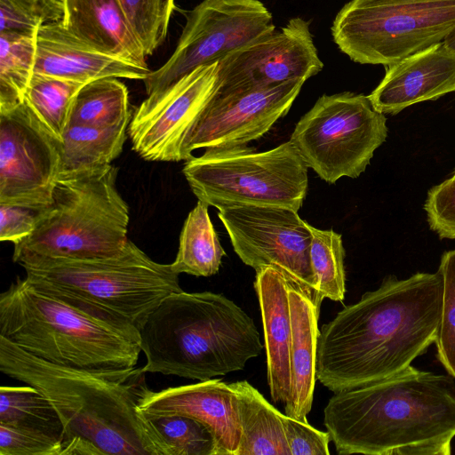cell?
I'll return each instance as SVG.
<instances>
[{
  "mask_svg": "<svg viewBox=\"0 0 455 455\" xmlns=\"http://www.w3.org/2000/svg\"><path fill=\"white\" fill-rule=\"evenodd\" d=\"M117 173L110 164L58 178L52 204L37 212L33 233L14 244L12 260L119 253L129 240V207L117 190Z\"/></svg>",
  "mask_w": 455,
  "mask_h": 455,
  "instance_id": "7",
  "label": "cell"
},
{
  "mask_svg": "<svg viewBox=\"0 0 455 455\" xmlns=\"http://www.w3.org/2000/svg\"><path fill=\"white\" fill-rule=\"evenodd\" d=\"M0 371L34 387L52 403L63 425L61 450L80 440L103 454L171 455L152 422L138 409L148 389L140 368L97 372L61 366L0 336Z\"/></svg>",
  "mask_w": 455,
  "mask_h": 455,
  "instance_id": "3",
  "label": "cell"
},
{
  "mask_svg": "<svg viewBox=\"0 0 455 455\" xmlns=\"http://www.w3.org/2000/svg\"><path fill=\"white\" fill-rule=\"evenodd\" d=\"M218 87L219 61L200 66L157 96L147 97L129 124L132 149L148 161L183 160L185 140Z\"/></svg>",
  "mask_w": 455,
  "mask_h": 455,
  "instance_id": "14",
  "label": "cell"
},
{
  "mask_svg": "<svg viewBox=\"0 0 455 455\" xmlns=\"http://www.w3.org/2000/svg\"><path fill=\"white\" fill-rule=\"evenodd\" d=\"M186 18L172 55L143 80L148 98L275 30L272 13L260 0H203Z\"/></svg>",
  "mask_w": 455,
  "mask_h": 455,
  "instance_id": "11",
  "label": "cell"
},
{
  "mask_svg": "<svg viewBox=\"0 0 455 455\" xmlns=\"http://www.w3.org/2000/svg\"><path fill=\"white\" fill-rule=\"evenodd\" d=\"M60 22L90 48L149 69L144 49L118 0H65Z\"/></svg>",
  "mask_w": 455,
  "mask_h": 455,
  "instance_id": "20",
  "label": "cell"
},
{
  "mask_svg": "<svg viewBox=\"0 0 455 455\" xmlns=\"http://www.w3.org/2000/svg\"><path fill=\"white\" fill-rule=\"evenodd\" d=\"M36 40V73L87 84L107 77L144 80L150 72L90 48L60 21L41 24Z\"/></svg>",
  "mask_w": 455,
  "mask_h": 455,
  "instance_id": "19",
  "label": "cell"
},
{
  "mask_svg": "<svg viewBox=\"0 0 455 455\" xmlns=\"http://www.w3.org/2000/svg\"><path fill=\"white\" fill-rule=\"evenodd\" d=\"M438 268L443 276V295L435 343L439 362L455 379V250L443 254Z\"/></svg>",
  "mask_w": 455,
  "mask_h": 455,
  "instance_id": "33",
  "label": "cell"
},
{
  "mask_svg": "<svg viewBox=\"0 0 455 455\" xmlns=\"http://www.w3.org/2000/svg\"><path fill=\"white\" fill-rule=\"evenodd\" d=\"M41 24L40 20L22 12L9 0H0V33L36 35Z\"/></svg>",
  "mask_w": 455,
  "mask_h": 455,
  "instance_id": "38",
  "label": "cell"
},
{
  "mask_svg": "<svg viewBox=\"0 0 455 455\" xmlns=\"http://www.w3.org/2000/svg\"><path fill=\"white\" fill-rule=\"evenodd\" d=\"M85 84L34 72L24 102L61 142L75 98Z\"/></svg>",
  "mask_w": 455,
  "mask_h": 455,
  "instance_id": "29",
  "label": "cell"
},
{
  "mask_svg": "<svg viewBox=\"0 0 455 455\" xmlns=\"http://www.w3.org/2000/svg\"><path fill=\"white\" fill-rule=\"evenodd\" d=\"M36 35L0 33V112L24 102L34 74Z\"/></svg>",
  "mask_w": 455,
  "mask_h": 455,
  "instance_id": "27",
  "label": "cell"
},
{
  "mask_svg": "<svg viewBox=\"0 0 455 455\" xmlns=\"http://www.w3.org/2000/svg\"><path fill=\"white\" fill-rule=\"evenodd\" d=\"M387 135V118L368 96L345 92L321 96L290 140L307 167L332 184L363 173Z\"/></svg>",
  "mask_w": 455,
  "mask_h": 455,
  "instance_id": "10",
  "label": "cell"
},
{
  "mask_svg": "<svg viewBox=\"0 0 455 455\" xmlns=\"http://www.w3.org/2000/svg\"><path fill=\"white\" fill-rule=\"evenodd\" d=\"M254 289L262 316L270 395L274 402L285 403L291 387L290 282L273 267H264L256 271Z\"/></svg>",
  "mask_w": 455,
  "mask_h": 455,
  "instance_id": "21",
  "label": "cell"
},
{
  "mask_svg": "<svg viewBox=\"0 0 455 455\" xmlns=\"http://www.w3.org/2000/svg\"><path fill=\"white\" fill-rule=\"evenodd\" d=\"M443 43L447 47L455 51V29L444 39Z\"/></svg>",
  "mask_w": 455,
  "mask_h": 455,
  "instance_id": "40",
  "label": "cell"
},
{
  "mask_svg": "<svg viewBox=\"0 0 455 455\" xmlns=\"http://www.w3.org/2000/svg\"><path fill=\"white\" fill-rule=\"evenodd\" d=\"M443 295L439 268L406 279L386 276L323 325L316 379L335 393L405 369L435 343Z\"/></svg>",
  "mask_w": 455,
  "mask_h": 455,
  "instance_id": "1",
  "label": "cell"
},
{
  "mask_svg": "<svg viewBox=\"0 0 455 455\" xmlns=\"http://www.w3.org/2000/svg\"><path fill=\"white\" fill-rule=\"evenodd\" d=\"M387 67L385 76L368 95L382 114H396L455 91V51L443 42Z\"/></svg>",
  "mask_w": 455,
  "mask_h": 455,
  "instance_id": "18",
  "label": "cell"
},
{
  "mask_svg": "<svg viewBox=\"0 0 455 455\" xmlns=\"http://www.w3.org/2000/svg\"><path fill=\"white\" fill-rule=\"evenodd\" d=\"M169 446L171 455H216L214 437L199 420L182 415L149 419Z\"/></svg>",
  "mask_w": 455,
  "mask_h": 455,
  "instance_id": "32",
  "label": "cell"
},
{
  "mask_svg": "<svg viewBox=\"0 0 455 455\" xmlns=\"http://www.w3.org/2000/svg\"><path fill=\"white\" fill-rule=\"evenodd\" d=\"M208 207L198 200L183 224L179 250L172 263L179 274L211 276L219 271L225 251L211 221Z\"/></svg>",
  "mask_w": 455,
  "mask_h": 455,
  "instance_id": "25",
  "label": "cell"
},
{
  "mask_svg": "<svg viewBox=\"0 0 455 455\" xmlns=\"http://www.w3.org/2000/svg\"><path fill=\"white\" fill-rule=\"evenodd\" d=\"M128 89L116 77L92 81L77 92L69 124L112 127L131 122Z\"/></svg>",
  "mask_w": 455,
  "mask_h": 455,
  "instance_id": "26",
  "label": "cell"
},
{
  "mask_svg": "<svg viewBox=\"0 0 455 455\" xmlns=\"http://www.w3.org/2000/svg\"><path fill=\"white\" fill-rule=\"evenodd\" d=\"M139 331L144 373L199 381L243 370L264 348L253 320L212 291L170 294Z\"/></svg>",
  "mask_w": 455,
  "mask_h": 455,
  "instance_id": "4",
  "label": "cell"
},
{
  "mask_svg": "<svg viewBox=\"0 0 455 455\" xmlns=\"http://www.w3.org/2000/svg\"><path fill=\"white\" fill-rule=\"evenodd\" d=\"M455 174V173H454Z\"/></svg>",
  "mask_w": 455,
  "mask_h": 455,
  "instance_id": "41",
  "label": "cell"
},
{
  "mask_svg": "<svg viewBox=\"0 0 455 455\" xmlns=\"http://www.w3.org/2000/svg\"><path fill=\"white\" fill-rule=\"evenodd\" d=\"M291 387L284 411L289 417L307 421L316 379V350L320 331L319 309L312 298L290 283Z\"/></svg>",
  "mask_w": 455,
  "mask_h": 455,
  "instance_id": "22",
  "label": "cell"
},
{
  "mask_svg": "<svg viewBox=\"0 0 455 455\" xmlns=\"http://www.w3.org/2000/svg\"><path fill=\"white\" fill-rule=\"evenodd\" d=\"M36 220V211L0 204V240L17 244L33 233Z\"/></svg>",
  "mask_w": 455,
  "mask_h": 455,
  "instance_id": "37",
  "label": "cell"
},
{
  "mask_svg": "<svg viewBox=\"0 0 455 455\" xmlns=\"http://www.w3.org/2000/svg\"><path fill=\"white\" fill-rule=\"evenodd\" d=\"M0 424L40 431L62 441L63 425L57 411L29 385L0 387Z\"/></svg>",
  "mask_w": 455,
  "mask_h": 455,
  "instance_id": "28",
  "label": "cell"
},
{
  "mask_svg": "<svg viewBox=\"0 0 455 455\" xmlns=\"http://www.w3.org/2000/svg\"><path fill=\"white\" fill-rule=\"evenodd\" d=\"M0 336L46 362L89 371L134 368L140 331L92 315L17 278L0 295Z\"/></svg>",
  "mask_w": 455,
  "mask_h": 455,
  "instance_id": "5",
  "label": "cell"
},
{
  "mask_svg": "<svg viewBox=\"0 0 455 455\" xmlns=\"http://www.w3.org/2000/svg\"><path fill=\"white\" fill-rule=\"evenodd\" d=\"M241 425L237 455H291L281 414L247 380L229 383Z\"/></svg>",
  "mask_w": 455,
  "mask_h": 455,
  "instance_id": "23",
  "label": "cell"
},
{
  "mask_svg": "<svg viewBox=\"0 0 455 455\" xmlns=\"http://www.w3.org/2000/svg\"><path fill=\"white\" fill-rule=\"evenodd\" d=\"M455 29V0H350L331 31L360 64L389 66L440 44Z\"/></svg>",
  "mask_w": 455,
  "mask_h": 455,
  "instance_id": "9",
  "label": "cell"
},
{
  "mask_svg": "<svg viewBox=\"0 0 455 455\" xmlns=\"http://www.w3.org/2000/svg\"><path fill=\"white\" fill-rule=\"evenodd\" d=\"M307 165L291 140L262 152L252 148H206L188 159L183 174L209 206L275 204L298 211L306 197Z\"/></svg>",
  "mask_w": 455,
  "mask_h": 455,
  "instance_id": "8",
  "label": "cell"
},
{
  "mask_svg": "<svg viewBox=\"0 0 455 455\" xmlns=\"http://www.w3.org/2000/svg\"><path fill=\"white\" fill-rule=\"evenodd\" d=\"M305 80L256 90L218 94L206 106L189 132L183 160L197 148L246 146L261 138L286 115Z\"/></svg>",
  "mask_w": 455,
  "mask_h": 455,
  "instance_id": "16",
  "label": "cell"
},
{
  "mask_svg": "<svg viewBox=\"0 0 455 455\" xmlns=\"http://www.w3.org/2000/svg\"><path fill=\"white\" fill-rule=\"evenodd\" d=\"M323 422L339 454L449 455L455 437L454 380L411 364L335 392Z\"/></svg>",
  "mask_w": 455,
  "mask_h": 455,
  "instance_id": "2",
  "label": "cell"
},
{
  "mask_svg": "<svg viewBox=\"0 0 455 455\" xmlns=\"http://www.w3.org/2000/svg\"><path fill=\"white\" fill-rule=\"evenodd\" d=\"M146 55L165 40L174 0H118Z\"/></svg>",
  "mask_w": 455,
  "mask_h": 455,
  "instance_id": "31",
  "label": "cell"
},
{
  "mask_svg": "<svg viewBox=\"0 0 455 455\" xmlns=\"http://www.w3.org/2000/svg\"><path fill=\"white\" fill-rule=\"evenodd\" d=\"M148 419L182 415L194 418L212 432L216 455H237L241 425L237 399L229 383L211 379L154 392L148 388L138 403Z\"/></svg>",
  "mask_w": 455,
  "mask_h": 455,
  "instance_id": "17",
  "label": "cell"
},
{
  "mask_svg": "<svg viewBox=\"0 0 455 455\" xmlns=\"http://www.w3.org/2000/svg\"><path fill=\"white\" fill-rule=\"evenodd\" d=\"M61 441L45 433L0 424V455H60Z\"/></svg>",
  "mask_w": 455,
  "mask_h": 455,
  "instance_id": "34",
  "label": "cell"
},
{
  "mask_svg": "<svg viewBox=\"0 0 455 455\" xmlns=\"http://www.w3.org/2000/svg\"><path fill=\"white\" fill-rule=\"evenodd\" d=\"M311 267L315 277L312 299L320 307L324 298L342 301L346 293L345 250L341 235L311 226Z\"/></svg>",
  "mask_w": 455,
  "mask_h": 455,
  "instance_id": "30",
  "label": "cell"
},
{
  "mask_svg": "<svg viewBox=\"0 0 455 455\" xmlns=\"http://www.w3.org/2000/svg\"><path fill=\"white\" fill-rule=\"evenodd\" d=\"M16 8L42 23L62 20L65 0H9Z\"/></svg>",
  "mask_w": 455,
  "mask_h": 455,
  "instance_id": "39",
  "label": "cell"
},
{
  "mask_svg": "<svg viewBox=\"0 0 455 455\" xmlns=\"http://www.w3.org/2000/svg\"><path fill=\"white\" fill-rule=\"evenodd\" d=\"M129 124L112 127L69 124L60 145L58 178L112 164L123 151Z\"/></svg>",
  "mask_w": 455,
  "mask_h": 455,
  "instance_id": "24",
  "label": "cell"
},
{
  "mask_svg": "<svg viewBox=\"0 0 455 455\" xmlns=\"http://www.w3.org/2000/svg\"><path fill=\"white\" fill-rule=\"evenodd\" d=\"M20 265L35 289L138 329L167 296L182 291L172 263L154 261L131 240L110 257L30 258Z\"/></svg>",
  "mask_w": 455,
  "mask_h": 455,
  "instance_id": "6",
  "label": "cell"
},
{
  "mask_svg": "<svg viewBox=\"0 0 455 455\" xmlns=\"http://www.w3.org/2000/svg\"><path fill=\"white\" fill-rule=\"evenodd\" d=\"M218 216L241 260L256 271L273 267L311 298L315 277L310 260L311 226L292 208L229 204Z\"/></svg>",
  "mask_w": 455,
  "mask_h": 455,
  "instance_id": "12",
  "label": "cell"
},
{
  "mask_svg": "<svg viewBox=\"0 0 455 455\" xmlns=\"http://www.w3.org/2000/svg\"><path fill=\"white\" fill-rule=\"evenodd\" d=\"M424 210L434 232L441 238L455 239V174L430 188Z\"/></svg>",
  "mask_w": 455,
  "mask_h": 455,
  "instance_id": "35",
  "label": "cell"
},
{
  "mask_svg": "<svg viewBox=\"0 0 455 455\" xmlns=\"http://www.w3.org/2000/svg\"><path fill=\"white\" fill-rule=\"evenodd\" d=\"M323 68L310 31L300 17L280 30L256 39L219 61L216 93L256 90L291 80H305Z\"/></svg>",
  "mask_w": 455,
  "mask_h": 455,
  "instance_id": "15",
  "label": "cell"
},
{
  "mask_svg": "<svg viewBox=\"0 0 455 455\" xmlns=\"http://www.w3.org/2000/svg\"><path fill=\"white\" fill-rule=\"evenodd\" d=\"M285 437L291 455H329V432L313 427L307 421H302L281 414Z\"/></svg>",
  "mask_w": 455,
  "mask_h": 455,
  "instance_id": "36",
  "label": "cell"
},
{
  "mask_svg": "<svg viewBox=\"0 0 455 455\" xmlns=\"http://www.w3.org/2000/svg\"><path fill=\"white\" fill-rule=\"evenodd\" d=\"M60 145L25 102L0 112V204L47 208L60 172Z\"/></svg>",
  "mask_w": 455,
  "mask_h": 455,
  "instance_id": "13",
  "label": "cell"
}]
</instances>
